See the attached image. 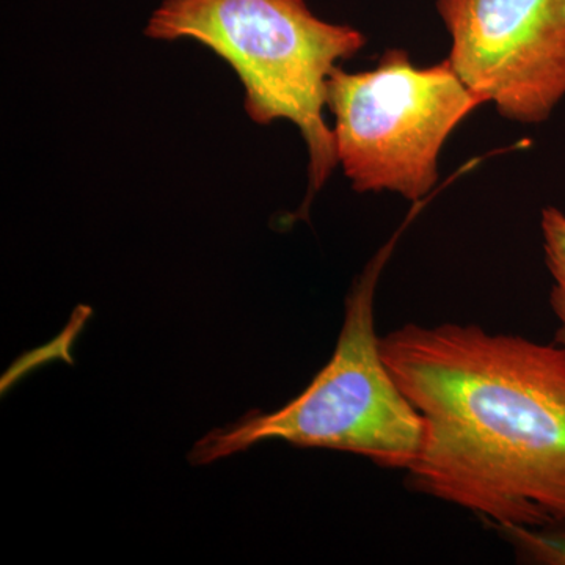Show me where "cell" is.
<instances>
[{
    "label": "cell",
    "instance_id": "cell-1",
    "mask_svg": "<svg viewBox=\"0 0 565 565\" xmlns=\"http://www.w3.org/2000/svg\"><path fill=\"white\" fill-rule=\"evenodd\" d=\"M381 343L423 419L411 486L503 531L565 530L564 349L455 322Z\"/></svg>",
    "mask_w": 565,
    "mask_h": 565
},
{
    "label": "cell",
    "instance_id": "cell-2",
    "mask_svg": "<svg viewBox=\"0 0 565 565\" xmlns=\"http://www.w3.org/2000/svg\"><path fill=\"white\" fill-rule=\"evenodd\" d=\"M145 35L199 41L236 71L253 121L297 126L308 150L307 214L338 166L333 129L323 117L327 81L338 62L363 50V33L319 20L305 0H162Z\"/></svg>",
    "mask_w": 565,
    "mask_h": 565
},
{
    "label": "cell",
    "instance_id": "cell-3",
    "mask_svg": "<svg viewBox=\"0 0 565 565\" xmlns=\"http://www.w3.org/2000/svg\"><path fill=\"white\" fill-rule=\"evenodd\" d=\"M397 237L353 282L337 349L307 390L273 414L252 412L204 435L189 455L192 463H212L262 441L282 440L352 452L379 467L407 471L422 448L423 419L386 366L374 318L379 277Z\"/></svg>",
    "mask_w": 565,
    "mask_h": 565
},
{
    "label": "cell",
    "instance_id": "cell-4",
    "mask_svg": "<svg viewBox=\"0 0 565 565\" xmlns=\"http://www.w3.org/2000/svg\"><path fill=\"white\" fill-rule=\"evenodd\" d=\"M482 104L448 61L422 68L403 50L386 51L363 73L337 66L327 81L338 163L353 191L415 203L437 184L445 141Z\"/></svg>",
    "mask_w": 565,
    "mask_h": 565
},
{
    "label": "cell",
    "instance_id": "cell-5",
    "mask_svg": "<svg viewBox=\"0 0 565 565\" xmlns=\"http://www.w3.org/2000/svg\"><path fill=\"white\" fill-rule=\"evenodd\" d=\"M446 61L501 117L548 120L565 98V0H437Z\"/></svg>",
    "mask_w": 565,
    "mask_h": 565
},
{
    "label": "cell",
    "instance_id": "cell-6",
    "mask_svg": "<svg viewBox=\"0 0 565 565\" xmlns=\"http://www.w3.org/2000/svg\"><path fill=\"white\" fill-rule=\"evenodd\" d=\"M545 263L553 278L550 305L557 319L556 344L565 351V214L557 207L542 211Z\"/></svg>",
    "mask_w": 565,
    "mask_h": 565
},
{
    "label": "cell",
    "instance_id": "cell-7",
    "mask_svg": "<svg viewBox=\"0 0 565 565\" xmlns=\"http://www.w3.org/2000/svg\"><path fill=\"white\" fill-rule=\"evenodd\" d=\"M516 546L541 564L565 565V530H511Z\"/></svg>",
    "mask_w": 565,
    "mask_h": 565
}]
</instances>
